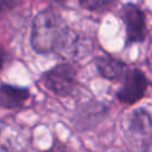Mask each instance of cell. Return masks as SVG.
<instances>
[{
	"label": "cell",
	"instance_id": "obj_1",
	"mask_svg": "<svg viewBox=\"0 0 152 152\" xmlns=\"http://www.w3.org/2000/svg\"><path fill=\"white\" fill-rule=\"evenodd\" d=\"M68 26L52 10L39 12L32 23L31 45L38 53H51L66 46Z\"/></svg>",
	"mask_w": 152,
	"mask_h": 152
},
{
	"label": "cell",
	"instance_id": "obj_2",
	"mask_svg": "<svg viewBox=\"0 0 152 152\" xmlns=\"http://www.w3.org/2000/svg\"><path fill=\"white\" fill-rule=\"evenodd\" d=\"M77 71L71 64H58L43 75L44 86L53 94L66 96L76 87Z\"/></svg>",
	"mask_w": 152,
	"mask_h": 152
},
{
	"label": "cell",
	"instance_id": "obj_3",
	"mask_svg": "<svg viewBox=\"0 0 152 152\" xmlns=\"http://www.w3.org/2000/svg\"><path fill=\"white\" fill-rule=\"evenodd\" d=\"M122 81L124 83L116 94L118 99L121 102L132 104L139 101L145 95L148 82L145 74L141 70L139 69L128 70Z\"/></svg>",
	"mask_w": 152,
	"mask_h": 152
},
{
	"label": "cell",
	"instance_id": "obj_4",
	"mask_svg": "<svg viewBox=\"0 0 152 152\" xmlns=\"http://www.w3.org/2000/svg\"><path fill=\"white\" fill-rule=\"evenodd\" d=\"M121 19L126 25L127 42L139 43L146 38V20L144 12L133 4H127L121 8Z\"/></svg>",
	"mask_w": 152,
	"mask_h": 152
},
{
	"label": "cell",
	"instance_id": "obj_5",
	"mask_svg": "<svg viewBox=\"0 0 152 152\" xmlns=\"http://www.w3.org/2000/svg\"><path fill=\"white\" fill-rule=\"evenodd\" d=\"M95 65H96L100 75L110 81L124 80L127 71L129 70L124 62H121L112 56L97 57L95 59Z\"/></svg>",
	"mask_w": 152,
	"mask_h": 152
},
{
	"label": "cell",
	"instance_id": "obj_6",
	"mask_svg": "<svg viewBox=\"0 0 152 152\" xmlns=\"http://www.w3.org/2000/svg\"><path fill=\"white\" fill-rule=\"evenodd\" d=\"M30 91L26 88H20L11 84L0 86V106L8 109L21 107L28 99Z\"/></svg>",
	"mask_w": 152,
	"mask_h": 152
},
{
	"label": "cell",
	"instance_id": "obj_7",
	"mask_svg": "<svg viewBox=\"0 0 152 152\" xmlns=\"http://www.w3.org/2000/svg\"><path fill=\"white\" fill-rule=\"evenodd\" d=\"M151 115L145 109H138L132 114L131 119V129L139 134H148L151 133Z\"/></svg>",
	"mask_w": 152,
	"mask_h": 152
},
{
	"label": "cell",
	"instance_id": "obj_8",
	"mask_svg": "<svg viewBox=\"0 0 152 152\" xmlns=\"http://www.w3.org/2000/svg\"><path fill=\"white\" fill-rule=\"evenodd\" d=\"M81 6L89 11H107L116 0H78Z\"/></svg>",
	"mask_w": 152,
	"mask_h": 152
},
{
	"label": "cell",
	"instance_id": "obj_9",
	"mask_svg": "<svg viewBox=\"0 0 152 152\" xmlns=\"http://www.w3.org/2000/svg\"><path fill=\"white\" fill-rule=\"evenodd\" d=\"M21 0H0V18L6 15L20 5Z\"/></svg>",
	"mask_w": 152,
	"mask_h": 152
},
{
	"label": "cell",
	"instance_id": "obj_10",
	"mask_svg": "<svg viewBox=\"0 0 152 152\" xmlns=\"http://www.w3.org/2000/svg\"><path fill=\"white\" fill-rule=\"evenodd\" d=\"M45 152H72V151L66 145H64V144H62L59 141H55L53 145Z\"/></svg>",
	"mask_w": 152,
	"mask_h": 152
},
{
	"label": "cell",
	"instance_id": "obj_11",
	"mask_svg": "<svg viewBox=\"0 0 152 152\" xmlns=\"http://www.w3.org/2000/svg\"><path fill=\"white\" fill-rule=\"evenodd\" d=\"M2 64H4V56H2V53L0 52V69H1Z\"/></svg>",
	"mask_w": 152,
	"mask_h": 152
},
{
	"label": "cell",
	"instance_id": "obj_12",
	"mask_svg": "<svg viewBox=\"0 0 152 152\" xmlns=\"http://www.w3.org/2000/svg\"><path fill=\"white\" fill-rule=\"evenodd\" d=\"M59 1H69V0H59Z\"/></svg>",
	"mask_w": 152,
	"mask_h": 152
}]
</instances>
